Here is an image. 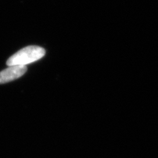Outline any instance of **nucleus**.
I'll return each mask as SVG.
<instances>
[{
  "label": "nucleus",
  "instance_id": "nucleus-1",
  "mask_svg": "<svg viewBox=\"0 0 158 158\" xmlns=\"http://www.w3.org/2000/svg\"><path fill=\"white\" fill-rule=\"evenodd\" d=\"M46 51L43 48L31 46L24 48L10 57L7 61V66L27 65L35 62L45 56Z\"/></svg>",
  "mask_w": 158,
  "mask_h": 158
},
{
  "label": "nucleus",
  "instance_id": "nucleus-2",
  "mask_svg": "<svg viewBox=\"0 0 158 158\" xmlns=\"http://www.w3.org/2000/svg\"><path fill=\"white\" fill-rule=\"evenodd\" d=\"M27 71L25 65H13L0 72V84H4L22 77Z\"/></svg>",
  "mask_w": 158,
  "mask_h": 158
}]
</instances>
